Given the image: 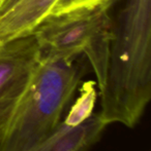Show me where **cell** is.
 <instances>
[{
	"mask_svg": "<svg viewBox=\"0 0 151 151\" xmlns=\"http://www.w3.org/2000/svg\"><path fill=\"white\" fill-rule=\"evenodd\" d=\"M111 5L47 16L31 33L37 42L40 56L64 60L85 57L94 71L98 90H101L114 39L115 22L110 16Z\"/></svg>",
	"mask_w": 151,
	"mask_h": 151,
	"instance_id": "3",
	"label": "cell"
},
{
	"mask_svg": "<svg viewBox=\"0 0 151 151\" xmlns=\"http://www.w3.org/2000/svg\"><path fill=\"white\" fill-rule=\"evenodd\" d=\"M58 0H1L0 44L31 35Z\"/></svg>",
	"mask_w": 151,
	"mask_h": 151,
	"instance_id": "6",
	"label": "cell"
},
{
	"mask_svg": "<svg viewBox=\"0 0 151 151\" xmlns=\"http://www.w3.org/2000/svg\"><path fill=\"white\" fill-rule=\"evenodd\" d=\"M106 127L97 113L83 119L69 109L56 131L30 151H90L101 140Z\"/></svg>",
	"mask_w": 151,
	"mask_h": 151,
	"instance_id": "5",
	"label": "cell"
},
{
	"mask_svg": "<svg viewBox=\"0 0 151 151\" xmlns=\"http://www.w3.org/2000/svg\"><path fill=\"white\" fill-rule=\"evenodd\" d=\"M97 115L107 125L140 122L151 100V0H126L114 27Z\"/></svg>",
	"mask_w": 151,
	"mask_h": 151,
	"instance_id": "1",
	"label": "cell"
},
{
	"mask_svg": "<svg viewBox=\"0 0 151 151\" xmlns=\"http://www.w3.org/2000/svg\"><path fill=\"white\" fill-rule=\"evenodd\" d=\"M84 59L40 56L22 102L0 134V151H30L56 131L85 75Z\"/></svg>",
	"mask_w": 151,
	"mask_h": 151,
	"instance_id": "2",
	"label": "cell"
},
{
	"mask_svg": "<svg viewBox=\"0 0 151 151\" xmlns=\"http://www.w3.org/2000/svg\"><path fill=\"white\" fill-rule=\"evenodd\" d=\"M115 0H58L52 7L51 14H58L81 8H92L105 4H112Z\"/></svg>",
	"mask_w": 151,
	"mask_h": 151,
	"instance_id": "7",
	"label": "cell"
},
{
	"mask_svg": "<svg viewBox=\"0 0 151 151\" xmlns=\"http://www.w3.org/2000/svg\"><path fill=\"white\" fill-rule=\"evenodd\" d=\"M39 60L33 35L0 44V134L22 102Z\"/></svg>",
	"mask_w": 151,
	"mask_h": 151,
	"instance_id": "4",
	"label": "cell"
},
{
	"mask_svg": "<svg viewBox=\"0 0 151 151\" xmlns=\"http://www.w3.org/2000/svg\"><path fill=\"white\" fill-rule=\"evenodd\" d=\"M0 1H1V0H0Z\"/></svg>",
	"mask_w": 151,
	"mask_h": 151,
	"instance_id": "8",
	"label": "cell"
}]
</instances>
